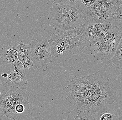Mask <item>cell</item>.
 Returning <instances> with one entry per match:
<instances>
[{
    "mask_svg": "<svg viewBox=\"0 0 122 120\" xmlns=\"http://www.w3.org/2000/svg\"><path fill=\"white\" fill-rule=\"evenodd\" d=\"M47 38L40 36L36 40H31V59L36 68L46 72L48 66L52 63L51 48Z\"/></svg>",
    "mask_w": 122,
    "mask_h": 120,
    "instance_id": "obj_6",
    "label": "cell"
},
{
    "mask_svg": "<svg viewBox=\"0 0 122 120\" xmlns=\"http://www.w3.org/2000/svg\"><path fill=\"white\" fill-rule=\"evenodd\" d=\"M53 3L57 5H66L79 9L82 4V0H53Z\"/></svg>",
    "mask_w": 122,
    "mask_h": 120,
    "instance_id": "obj_14",
    "label": "cell"
},
{
    "mask_svg": "<svg viewBox=\"0 0 122 120\" xmlns=\"http://www.w3.org/2000/svg\"><path fill=\"white\" fill-rule=\"evenodd\" d=\"M74 120H96L94 114L87 111H80L77 116L74 117Z\"/></svg>",
    "mask_w": 122,
    "mask_h": 120,
    "instance_id": "obj_15",
    "label": "cell"
},
{
    "mask_svg": "<svg viewBox=\"0 0 122 120\" xmlns=\"http://www.w3.org/2000/svg\"><path fill=\"white\" fill-rule=\"evenodd\" d=\"M16 65L24 71L33 67V64L31 59V50L18 53Z\"/></svg>",
    "mask_w": 122,
    "mask_h": 120,
    "instance_id": "obj_12",
    "label": "cell"
},
{
    "mask_svg": "<svg viewBox=\"0 0 122 120\" xmlns=\"http://www.w3.org/2000/svg\"><path fill=\"white\" fill-rule=\"evenodd\" d=\"M116 27L109 24H90L86 28L91 46L102 39ZM90 46V47H91Z\"/></svg>",
    "mask_w": 122,
    "mask_h": 120,
    "instance_id": "obj_8",
    "label": "cell"
},
{
    "mask_svg": "<svg viewBox=\"0 0 122 120\" xmlns=\"http://www.w3.org/2000/svg\"><path fill=\"white\" fill-rule=\"evenodd\" d=\"M119 120H122V116L119 117Z\"/></svg>",
    "mask_w": 122,
    "mask_h": 120,
    "instance_id": "obj_23",
    "label": "cell"
},
{
    "mask_svg": "<svg viewBox=\"0 0 122 120\" xmlns=\"http://www.w3.org/2000/svg\"><path fill=\"white\" fill-rule=\"evenodd\" d=\"M18 55L16 47L12 46L10 44L3 47L0 53V57L3 62L14 66L16 65Z\"/></svg>",
    "mask_w": 122,
    "mask_h": 120,
    "instance_id": "obj_10",
    "label": "cell"
},
{
    "mask_svg": "<svg viewBox=\"0 0 122 120\" xmlns=\"http://www.w3.org/2000/svg\"><path fill=\"white\" fill-rule=\"evenodd\" d=\"M0 120H16L15 118H11L0 114Z\"/></svg>",
    "mask_w": 122,
    "mask_h": 120,
    "instance_id": "obj_21",
    "label": "cell"
},
{
    "mask_svg": "<svg viewBox=\"0 0 122 120\" xmlns=\"http://www.w3.org/2000/svg\"><path fill=\"white\" fill-rule=\"evenodd\" d=\"M122 39L120 40L118 47L111 59L113 65L117 66L118 68L122 65Z\"/></svg>",
    "mask_w": 122,
    "mask_h": 120,
    "instance_id": "obj_13",
    "label": "cell"
},
{
    "mask_svg": "<svg viewBox=\"0 0 122 120\" xmlns=\"http://www.w3.org/2000/svg\"><path fill=\"white\" fill-rule=\"evenodd\" d=\"M15 112L17 114H22L26 110L25 107L22 104H19L15 106Z\"/></svg>",
    "mask_w": 122,
    "mask_h": 120,
    "instance_id": "obj_18",
    "label": "cell"
},
{
    "mask_svg": "<svg viewBox=\"0 0 122 120\" xmlns=\"http://www.w3.org/2000/svg\"><path fill=\"white\" fill-rule=\"evenodd\" d=\"M81 10L66 5H53L49 17L53 27L60 33L83 24Z\"/></svg>",
    "mask_w": 122,
    "mask_h": 120,
    "instance_id": "obj_3",
    "label": "cell"
},
{
    "mask_svg": "<svg viewBox=\"0 0 122 120\" xmlns=\"http://www.w3.org/2000/svg\"><path fill=\"white\" fill-rule=\"evenodd\" d=\"M110 1L111 4L113 5L118 6L122 4V0H111Z\"/></svg>",
    "mask_w": 122,
    "mask_h": 120,
    "instance_id": "obj_20",
    "label": "cell"
},
{
    "mask_svg": "<svg viewBox=\"0 0 122 120\" xmlns=\"http://www.w3.org/2000/svg\"><path fill=\"white\" fill-rule=\"evenodd\" d=\"M117 117L109 113H104L101 116L100 120H116Z\"/></svg>",
    "mask_w": 122,
    "mask_h": 120,
    "instance_id": "obj_17",
    "label": "cell"
},
{
    "mask_svg": "<svg viewBox=\"0 0 122 120\" xmlns=\"http://www.w3.org/2000/svg\"><path fill=\"white\" fill-rule=\"evenodd\" d=\"M122 31L119 27H116L102 39L96 42L89 48L91 55H94L97 60L103 59L111 60L120 40L122 39Z\"/></svg>",
    "mask_w": 122,
    "mask_h": 120,
    "instance_id": "obj_5",
    "label": "cell"
},
{
    "mask_svg": "<svg viewBox=\"0 0 122 120\" xmlns=\"http://www.w3.org/2000/svg\"><path fill=\"white\" fill-rule=\"evenodd\" d=\"M97 0H82V2L85 4L86 7H88L95 3Z\"/></svg>",
    "mask_w": 122,
    "mask_h": 120,
    "instance_id": "obj_19",
    "label": "cell"
},
{
    "mask_svg": "<svg viewBox=\"0 0 122 120\" xmlns=\"http://www.w3.org/2000/svg\"><path fill=\"white\" fill-rule=\"evenodd\" d=\"M15 70L7 72L8 74L6 83L15 88H22L24 85L27 84L28 82L24 71L19 68L16 65L14 66Z\"/></svg>",
    "mask_w": 122,
    "mask_h": 120,
    "instance_id": "obj_9",
    "label": "cell"
},
{
    "mask_svg": "<svg viewBox=\"0 0 122 120\" xmlns=\"http://www.w3.org/2000/svg\"><path fill=\"white\" fill-rule=\"evenodd\" d=\"M111 0H97L95 3L81 10L83 24H109L107 12L111 5Z\"/></svg>",
    "mask_w": 122,
    "mask_h": 120,
    "instance_id": "obj_7",
    "label": "cell"
},
{
    "mask_svg": "<svg viewBox=\"0 0 122 120\" xmlns=\"http://www.w3.org/2000/svg\"><path fill=\"white\" fill-rule=\"evenodd\" d=\"M50 36L48 41L52 57L57 58L67 52L77 55L85 47L89 48L91 46L86 27L83 24L58 34L51 33Z\"/></svg>",
    "mask_w": 122,
    "mask_h": 120,
    "instance_id": "obj_2",
    "label": "cell"
},
{
    "mask_svg": "<svg viewBox=\"0 0 122 120\" xmlns=\"http://www.w3.org/2000/svg\"><path fill=\"white\" fill-rule=\"evenodd\" d=\"M100 74L98 71L80 78L74 76L64 87L62 91L67 96L66 100L76 106L79 111L101 116L108 105L116 101L118 88L107 76Z\"/></svg>",
    "mask_w": 122,
    "mask_h": 120,
    "instance_id": "obj_1",
    "label": "cell"
},
{
    "mask_svg": "<svg viewBox=\"0 0 122 120\" xmlns=\"http://www.w3.org/2000/svg\"><path fill=\"white\" fill-rule=\"evenodd\" d=\"M107 15L109 24L116 27L122 28V5L110 6L107 12Z\"/></svg>",
    "mask_w": 122,
    "mask_h": 120,
    "instance_id": "obj_11",
    "label": "cell"
},
{
    "mask_svg": "<svg viewBox=\"0 0 122 120\" xmlns=\"http://www.w3.org/2000/svg\"><path fill=\"white\" fill-rule=\"evenodd\" d=\"M29 92L26 88H22L5 86L0 83V114L15 118L17 114L15 111V106L22 104L26 110L30 108L29 103Z\"/></svg>",
    "mask_w": 122,
    "mask_h": 120,
    "instance_id": "obj_4",
    "label": "cell"
},
{
    "mask_svg": "<svg viewBox=\"0 0 122 120\" xmlns=\"http://www.w3.org/2000/svg\"><path fill=\"white\" fill-rule=\"evenodd\" d=\"M16 48L18 53L25 52L31 50V45L30 43L25 44L23 41H20L19 42Z\"/></svg>",
    "mask_w": 122,
    "mask_h": 120,
    "instance_id": "obj_16",
    "label": "cell"
},
{
    "mask_svg": "<svg viewBox=\"0 0 122 120\" xmlns=\"http://www.w3.org/2000/svg\"><path fill=\"white\" fill-rule=\"evenodd\" d=\"M1 76L3 78H7L8 76V74L7 73H4L1 74Z\"/></svg>",
    "mask_w": 122,
    "mask_h": 120,
    "instance_id": "obj_22",
    "label": "cell"
}]
</instances>
